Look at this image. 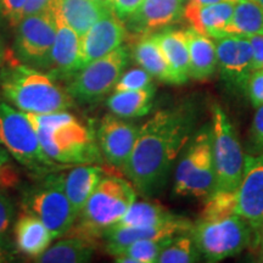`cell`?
I'll return each mask as SVG.
<instances>
[{
    "label": "cell",
    "mask_w": 263,
    "mask_h": 263,
    "mask_svg": "<svg viewBox=\"0 0 263 263\" xmlns=\"http://www.w3.org/2000/svg\"><path fill=\"white\" fill-rule=\"evenodd\" d=\"M250 145L254 154L263 151V105L256 107L255 116L250 128Z\"/></svg>",
    "instance_id": "obj_36"
},
{
    "label": "cell",
    "mask_w": 263,
    "mask_h": 263,
    "mask_svg": "<svg viewBox=\"0 0 263 263\" xmlns=\"http://www.w3.org/2000/svg\"><path fill=\"white\" fill-rule=\"evenodd\" d=\"M112 11L124 22L136 10L139 8L143 0H106Z\"/></svg>",
    "instance_id": "obj_37"
},
{
    "label": "cell",
    "mask_w": 263,
    "mask_h": 263,
    "mask_svg": "<svg viewBox=\"0 0 263 263\" xmlns=\"http://www.w3.org/2000/svg\"><path fill=\"white\" fill-rule=\"evenodd\" d=\"M64 177L65 174H45L41 182L26 190L22 200L25 211L37 216L54 239L67 234L77 219V213L66 195Z\"/></svg>",
    "instance_id": "obj_7"
},
{
    "label": "cell",
    "mask_w": 263,
    "mask_h": 263,
    "mask_svg": "<svg viewBox=\"0 0 263 263\" xmlns=\"http://www.w3.org/2000/svg\"><path fill=\"white\" fill-rule=\"evenodd\" d=\"M172 240L173 238L138 240L115 256V261L121 263H155L162 250Z\"/></svg>",
    "instance_id": "obj_30"
},
{
    "label": "cell",
    "mask_w": 263,
    "mask_h": 263,
    "mask_svg": "<svg viewBox=\"0 0 263 263\" xmlns=\"http://www.w3.org/2000/svg\"><path fill=\"white\" fill-rule=\"evenodd\" d=\"M52 3H54V0H27L24 10V17L47 11L50 9Z\"/></svg>",
    "instance_id": "obj_40"
},
{
    "label": "cell",
    "mask_w": 263,
    "mask_h": 263,
    "mask_svg": "<svg viewBox=\"0 0 263 263\" xmlns=\"http://www.w3.org/2000/svg\"><path fill=\"white\" fill-rule=\"evenodd\" d=\"M236 2H219L213 4H200L188 0L184 8L183 18L201 34L219 38L232 20Z\"/></svg>",
    "instance_id": "obj_19"
},
{
    "label": "cell",
    "mask_w": 263,
    "mask_h": 263,
    "mask_svg": "<svg viewBox=\"0 0 263 263\" xmlns=\"http://www.w3.org/2000/svg\"><path fill=\"white\" fill-rule=\"evenodd\" d=\"M136 200L133 184L116 176H104L66 235L95 242L122 218Z\"/></svg>",
    "instance_id": "obj_3"
},
{
    "label": "cell",
    "mask_w": 263,
    "mask_h": 263,
    "mask_svg": "<svg viewBox=\"0 0 263 263\" xmlns=\"http://www.w3.org/2000/svg\"><path fill=\"white\" fill-rule=\"evenodd\" d=\"M139 126L122 117L107 114L103 117L97 132L101 155L116 168L123 170L136 145Z\"/></svg>",
    "instance_id": "obj_13"
},
{
    "label": "cell",
    "mask_w": 263,
    "mask_h": 263,
    "mask_svg": "<svg viewBox=\"0 0 263 263\" xmlns=\"http://www.w3.org/2000/svg\"><path fill=\"white\" fill-rule=\"evenodd\" d=\"M185 33L189 47L190 78L195 81L209 80L217 70L216 43L211 37L193 28L186 29Z\"/></svg>",
    "instance_id": "obj_24"
},
{
    "label": "cell",
    "mask_w": 263,
    "mask_h": 263,
    "mask_svg": "<svg viewBox=\"0 0 263 263\" xmlns=\"http://www.w3.org/2000/svg\"><path fill=\"white\" fill-rule=\"evenodd\" d=\"M14 206L0 193V233H5L14 218Z\"/></svg>",
    "instance_id": "obj_38"
},
{
    "label": "cell",
    "mask_w": 263,
    "mask_h": 263,
    "mask_svg": "<svg viewBox=\"0 0 263 263\" xmlns=\"http://www.w3.org/2000/svg\"><path fill=\"white\" fill-rule=\"evenodd\" d=\"M236 192L235 190L216 189L211 195L206 197L205 206L201 212L202 221L224 218V217L236 215Z\"/></svg>",
    "instance_id": "obj_32"
},
{
    "label": "cell",
    "mask_w": 263,
    "mask_h": 263,
    "mask_svg": "<svg viewBox=\"0 0 263 263\" xmlns=\"http://www.w3.org/2000/svg\"><path fill=\"white\" fill-rule=\"evenodd\" d=\"M236 192V215L252 229L263 228V151L245 155L244 172Z\"/></svg>",
    "instance_id": "obj_14"
},
{
    "label": "cell",
    "mask_w": 263,
    "mask_h": 263,
    "mask_svg": "<svg viewBox=\"0 0 263 263\" xmlns=\"http://www.w3.org/2000/svg\"><path fill=\"white\" fill-rule=\"evenodd\" d=\"M0 90L5 100L26 114L67 111L74 103L52 76L21 62L0 68Z\"/></svg>",
    "instance_id": "obj_2"
},
{
    "label": "cell",
    "mask_w": 263,
    "mask_h": 263,
    "mask_svg": "<svg viewBox=\"0 0 263 263\" xmlns=\"http://www.w3.org/2000/svg\"><path fill=\"white\" fill-rule=\"evenodd\" d=\"M200 251L195 240L192 235V230L174 236L172 241L161 252L157 262L159 263H193L199 261Z\"/></svg>",
    "instance_id": "obj_31"
},
{
    "label": "cell",
    "mask_w": 263,
    "mask_h": 263,
    "mask_svg": "<svg viewBox=\"0 0 263 263\" xmlns=\"http://www.w3.org/2000/svg\"><path fill=\"white\" fill-rule=\"evenodd\" d=\"M193 107L179 105L159 110L139 127L136 145L123 172L137 190L154 196L166 185L174 161L195 133Z\"/></svg>",
    "instance_id": "obj_1"
},
{
    "label": "cell",
    "mask_w": 263,
    "mask_h": 263,
    "mask_svg": "<svg viewBox=\"0 0 263 263\" xmlns=\"http://www.w3.org/2000/svg\"><path fill=\"white\" fill-rule=\"evenodd\" d=\"M50 8L54 12L57 33L51 50L50 67L47 73L55 80L67 82L82 68L81 37L67 25L54 3Z\"/></svg>",
    "instance_id": "obj_15"
},
{
    "label": "cell",
    "mask_w": 263,
    "mask_h": 263,
    "mask_svg": "<svg viewBox=\"0 0 263 263\" xmlns=\"http://www.w3.org/2000/svg\"><path fill=\"white\" fill-rule=\"evenodd\" d=\"M8 160H9V155L8 153H6V150L3 149V147H0V168H2L3 164L8 162Z\"/></svg>",
    "instance_id": "obj_44"
},
{
    "label": "cell",
    "mask_w": 263,
    "mask_h": 263,
    "mask_svg": "<svg viewBox=\"0 0 263 263\" xmlns=\"http://www.w3.org/2000/svg\"><path fill=\"white\" fill-rule=\"evenodd\" d=\"M105 176L103 167L97 164H78L64 177L65 192L77 216Z\"/></svg>",
    "instance_id": "obj_23"
},
{
    "label": "cell",
    "mask_w": 263,
    "mask_h": 263,
    "mask_svg": "<svg viewBox=\"0 0 263 263\" xmlns=\"http://www.w3.org/2000/svg\"><path fill=\"white\" fill-rule=\"evenodd\" d=\"M14 233L18 251L34 259L47 251L54 239L48 227L37 216L28 211L21 213L18 217Z\"/></svg>",
    "instance_id": "obj_21"
},
{
    "label": "cell",
    "mask_w": 263,
    "mask_h": 263,
    "mask_svg": "<svg viewBox=\"0 0 263 263\" xmlns=\"http://www.w3.org/2000/svg\"><path fill=\"white\" fill-rule=\"evenodd\" d=\"M256 2H257V3H258V4H259V5H261V6H262V8H263V0H256Z\"/></svg>",
    "instance_id": "obj_46"
},
{
    "label": "cell",
    "mask_w": 263,
    "mask_h": 263,
    "mask_svg": "<svg viewBox=\"0 0 263 263\" xmlns=\"http://www.w3.org/2000/svg\"><path fill=\"white\" fill-rule=\"evenodd\" d=\"M196 3L200 4H213V3H219V2H238V0H195Z\"/></svg>",
    "instance_id": "obj_45"
},
{
    "label": "cell",
    "mask_w": 263,
    "mask_h": 263,
    "mask_svg": "<svg viewBox=\"0 0 263 263\" xmlns=\"http://www.w3.org/2000/svg\"><path fill=\"white\" fill-rule=\"evenodd\" d=\"M188 0H143L128 17L126 28L136 34H153L183 18Z\"/></svg>",
    "instance_id": "obj_17"
},
{
    "label": "cell",
    "mask_w": 263,
    "mask_h": 263,
    "mask_svg": "<svg viewBox=\"0 0 263 263\" xmlns=\"http://www.w3.org/2000/svg\"><path fill=\"white\" fill-rule=\"evenodd\" d=\"M59 12L80 37L105 14L111 11L106 0H54Z\"/></svg>",
    "instance_id": "obj_22"
},
{
    "label": "cell",
    "mask_w": 263,
    "mask_h": 263,
    "mask_svg": "<svg viewBox=\"0 0 263 263\" xmlns=\"http://www.w3.org/2000/svg\"><path fill=\"white\" fill-rule=\"evenodd\" d=\"M18 182V176L16 171L10 167L8 162L4 163L0 168V186L3 188H11Z\"/></svg>",
    "instance_id": "obj_41"
},
{
    "label": "cell",
    "mask_w": 263,
    "mask_h": 263,
    "mask_svg": "<svg viewBox=\"0 0 263 263\" xmlns=\"http://www.w3.org/2000/svg\"><path fill=\"white\" fill-rule=\"evenodd\" d=\"M94 250V241L78 236H68V239L60 240L55 245L49 246L47 251L43 252L34 261L42 263L88 262L93 256Z\"/></svg>",
    "instance_id": "obj_28"
},
{
    "label": "cell",
    "mask_w": 263,
    "mask_h": 263,
    "mask_svg": "<svg viewBox=\"0 0 263 263\" xmlns=\"http://www.w3.org/2000/svg\"><path fill=\"white\" fill-rule=\"evenodd\" d=\"M192 235L200 254L210 262H219L239 255L251 242L252 228L244 218L232 215L202 221L193 227Z\"/></svg>",
    "instance_id": "obj_9"
},
{
    "label": "cell",
    "mask_w": 263,
    "mask_h": 263,
    "mask_svg": "<svg viewBox=\"0 0 263 263\" xmlns=\"http://www.w3.org/2000/svg\"><path fill=\"white\" fill-rule=\"evenodd\" d=\"M245 93L255 108L263 105V68L251 72L246 83Z\"/></svg>",
    "instance_id": "obj_34"
},
{
    "label": "cell",
    "mask_w": 263,
    "mask_h": 263,
    "mask_svg": "<svg viewBox=\"0 0 263 263\" xmlns=\"http://www.w3.org/2000/svg\"><path fill=\"white\" fill-rule=\"evenodd\" d=\"M154 37L168 62L176 84H185L190 78L189 47L185 31L167 27L154 33Z\"/></svg>",
    "instance_id": "obj_20"
},
{
    "label": "cell",
    "mask_w": 263,
    "mask_h": 263,
    "mask_svg": "<svg viewBox=\"0 0 263 263\" xmlns=\"http://www.w3.org/2000/svg\"><path fill=\"white\" fill-rule=\"evenodd\" d=\"M216 189L211 126L206 124L190 138L179 155L174 174L173 194L206 199Z\"/></svg>",
    "instance_id": "obj_4"
},
{
    "label": "cell",
    "mask_w": 263,
    "mask_h": 263,
    "mask_svg": "<svg viewBox=\"0 0 263 263\" xmlns=\"http://www.w3.org/2000/svg\"><path fill=\"white\" fill-rule=\"evenodd\" d=\"M217 68L221 78L233 90L244 91L254 71V54L249 39L241 35L216 38Z\"/></svg>",
    "instance_id": "obj_12"
},
{
    "label": "cell",
    "mask_w": 263,
    "mask_h": 263,
    "mask_svg": "<svg viewBox=\"0 0 263 263\" xmlns=\"http://www.w3.org/2000/svg\"><path fill=\"white\" fill-rule=\"evenodd\" d=\"M12 258H14L12 244L4 235V233H0V263L12 261Z\"/></svg>",
    "instance_id": "obj_42"
},
{
    "label": "cell",
    "mask_w": 263,
    "mask_h": 263,
    "mask_svg": "<svg viewBox=\"0 0 263 263\" xmlns=\"http://www.w3.org/2000/svg\"><path fill=\"white\" fill-rule=\"evenodd\" d=\"M263 35V8L256 0H238L228 26L223 29L224 35ZM219 37V38H221Z\"/></svg>",
    "instance_id": "obj_27"
},
{
    "label": "cell",
    "mask_w": 263,
    "mask_h": 263,
    "mask_svg": "<svg viewBox=\"0 0 263 263\" xmlns=\"http://www.w3.org/2000/svg\"><path fill=\"white\" fill-rule=\"evenodd\" d=\"M261 245H262V249H263V228H262V236H261Z\"/></svg>",
    "instance_id": "obj_47"
},
{
    "label": "cell",
    "mask_w": 263,
    "mask_h": 263,
    "mask_svg": "<svg viewBox=\"0 0 263 263\" xmlns=\"http://www.w3.org/2000/svg\"><path fill=\"white\" fill-rule=\"evenodd\" d=\"M176 217L177 215L168 212L159 203L134 201L122 218L110 228H146V227L163 224L172 221Z\"/></svg>",
    "instance_id": "obj_29"
},
{
    "label": "cell",
    "mask_w": 263,
    "mask_h": 263,
    "mask_svg": "<svg viewBox=\"0 0 263 263\" xmlns=\"http://www.w3.org/2000/svg\"><path fill=\"white\" fill-rule=\"evenodd\" d=\"M57 25L51 8L41 14L25 16L17 25L14 42L16 59L21 64L48 72Z\"/></svg>",
    "instance_id": "obj_11"
},
{
    "label": "cell",
    "mask_w": 263,
    "mask_h": 263,
    "mask_svg": "<svg viewBox=\"0 0 263 263\" xmlns=\"http://www.w3.org/2000/svg\"><path fill=\"white\" fill-rule=\"evenodd\" d=\"M5 59H6L5 47H4V43H3V41H2V38H0V68L4 66Z\"/></svg>",
    "instance_id": "obj_43"
},
{
    "label": "cell",
    "mask_w": 263,
    "mask_h": 263,
    "mask_svg": "<svg viewBox=\"0 0 263 263\" xmlns=\"http://www.w3.org/2000/svg\"><path fill=\"white\" fill-rule=\"evenodd\" d=\"M128 50L118 47L110 54L82 67L67 81L66 90L78 104H94L114 90L128 62Z\"/></svg>",
    "instance_id": "obj_10"
},
{
    "label": "cell",
    "mask_w": 263,
    "mask_h": 263,
    "mask_svg": "<svg viewBox=\"0 0 263 263\" xmlns=\"http://www.w3.org/2000/svg\"><path fill=\"white\" fill-rule=\"evenodd\" d=\"M27 0H0V12L14 27L24 18V10Z\"/></svg>",
    "instance_id": "obj_35"
},
{
    "label": "cell",
    "mask_w": 263,
    "mask_h": 263,
    "mask_svg": "<svg viewBox=\"0 0 263 263\" xmlns=\"http://www.w3.org/2000/svg\"><path fill=\"white\" fill-rule=\"evenodd\" d=\"M39 141L49 159L60 164H93L101 161V151L91 129L74 116L48 128H37Z\"/></svg>",
    "instance_id": "obj_6"
},
{
    "label": "cell",
    "mask_w": 263,
    "mask_h": 263,
    "mask_svg": "<svg viewBox=\"0 0 263 263\" xmlns=\"http://www.w3.org/2000/svg\"><path fill=\"white\" fill-rule=\"evenodd\" d=\"M126 33L124 22L117 17L112 10L99 18L81 37L82 67L121 47Z\"/></svg>",
    "instance_id": "obj_16"
},
{
    "label": "cell",
    "mask_w": 263,
    "mask_h": 263,
    "mask_svg": "<svg viewBox=\"0 0 263 263\" xmlns=\"http://www.w3.org/2000/svg\"><path fill=\"white\" fill-rule=\"evenodd\" d=\"M211 134L216 189L235 190L244 172L245 154L235 127L218 104L211 106Z\"/></svg>",
    "instance_id": "obj_8"
},
{
    "label": "cell",
    "mask_w": 263,
    "mask_h": 263,
    "mask_svg": "<svg viewBox=\"0 0 263 263\" xmlns=\"http://www.w3.org/2000/svg\"><path fill=\"white\" fill-rule=\"evenodd\" d=\"M153 76L144 68H130V70L123 72L121 74L117 83L115 84L112 91L115 93V91H130L141 89V88L147 87V85L153 83Z\"/></svg>",
    "instance_id": "obj_33"
},
{
    "label": "cell",
    "mask_w": 263,
    "mask_h": 263,
    "mask_svg": "<svg viewBox=\"0 0 263 263\" xmlns=\"http://www.w3.org/2000/svg\"><path fill=\"white\" fill-rule=\"evenodd\" d=\"M156 88L153 83L141 89L130 91H115L107 99L106 105L114 115L122 118L143 117L153 108Z\"/></svg>",
    "instance_id": "obj_26"
},
{
    "label": "cell",
    "mask_w": 263,
    "mask_h": 263,
    "mask_svg": "<svg viewBox=\"0 0 263 263\" xmlns=\"http://www.w3.org/2000/svg\"><path fill=\"white\" fill-rule=\"evenodd\" d=\"M0 145L32 172L45 176L60 163L49 159L43 151L37 130L25 112L0 100Z\"/></svg>",
    "instance_id": "obj_5"
},
{
    "label": "cell",
    "mask_w": 263,
    "mask_h": 263,
    "mask_svg": "<svg viewBox=\"0 0 263 263\" xmlns=\"http://www.w3.org/2000/svg\"><path fill=\"white\" fill-rule=\"evenodd\" d=\"M189 219L177 216L172 221L160 226L146 227V228H108L105 230L103 238L105 240V249L111 256H116L123 251L128 245L138 240L145 239H167L188 233L193 229Z\"/></svg>",
    "instance_id": "obj_18"
},
{
    "label": "cell",
    "mask_w": 263,
    "mask_h": 263,
    "mask_svg": "<svg viewBox=\"0 0 263 263\" xmlns=\"http://www.w3.org/2000/svg\"><path fill=\"white\" fill-rule=\"evenodd\" d=\"M133 58L141 68L149 72L153 77L168 84H176L174 76L168 62L161 50L159 43L153 34L141 35L133 49Z\"/></svg>",
    "instance_id": "obj_25"
},
{
    "label": "cell",
    "mask_w": 263,
    "mask_h": 263,
    "mask_svg": "<svg viewBox=\"0 0 263 263\" xmlns=\"http://www.w3.org/2000/svg\"><path fill=\"white\" fill-rule=\"evenodd\" d=\"M250 44L252 48V54H254V70L263 68V35H249Z\"/></svg>",
    "instance_id": "obj_39"
}]
</instances>
